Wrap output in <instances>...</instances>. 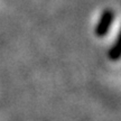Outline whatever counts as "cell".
<instances>
[{
    "label": "cell",
    "instance_id": "2",
    "mask_svg": "<svg viewBox=\"0 0 121 121\" xmlns=\"http://www.w3.org/2000/svg\"><path fill=\"white\" fill-rule=\"evenodd\" d=\"M121 56V33L118 37L117 42L114 44V46L112 47L111 52H110V58L113 60H119V57Z\"/></svg>",
    "mask_w": 121,
    "mask_h": 121
},
{
    "label": "cell",
    "instance_id": "1",
    "mask_svg": "<svg viewBox=\"0 0 121 121\" xmlns=\"http://www.w3.org/2000/svg\"><path fill=\"white\" fill-rule=\"evenodd\" d=\"M111 20H112V13L111 11H105L103 13L102 18H101V22L99 24V26L96 28V34L101 35V36L105 34L109 26H110Z\"/></svg>",
    "mask_w": 121,
    "mask_h": 121
}]
</instances>
